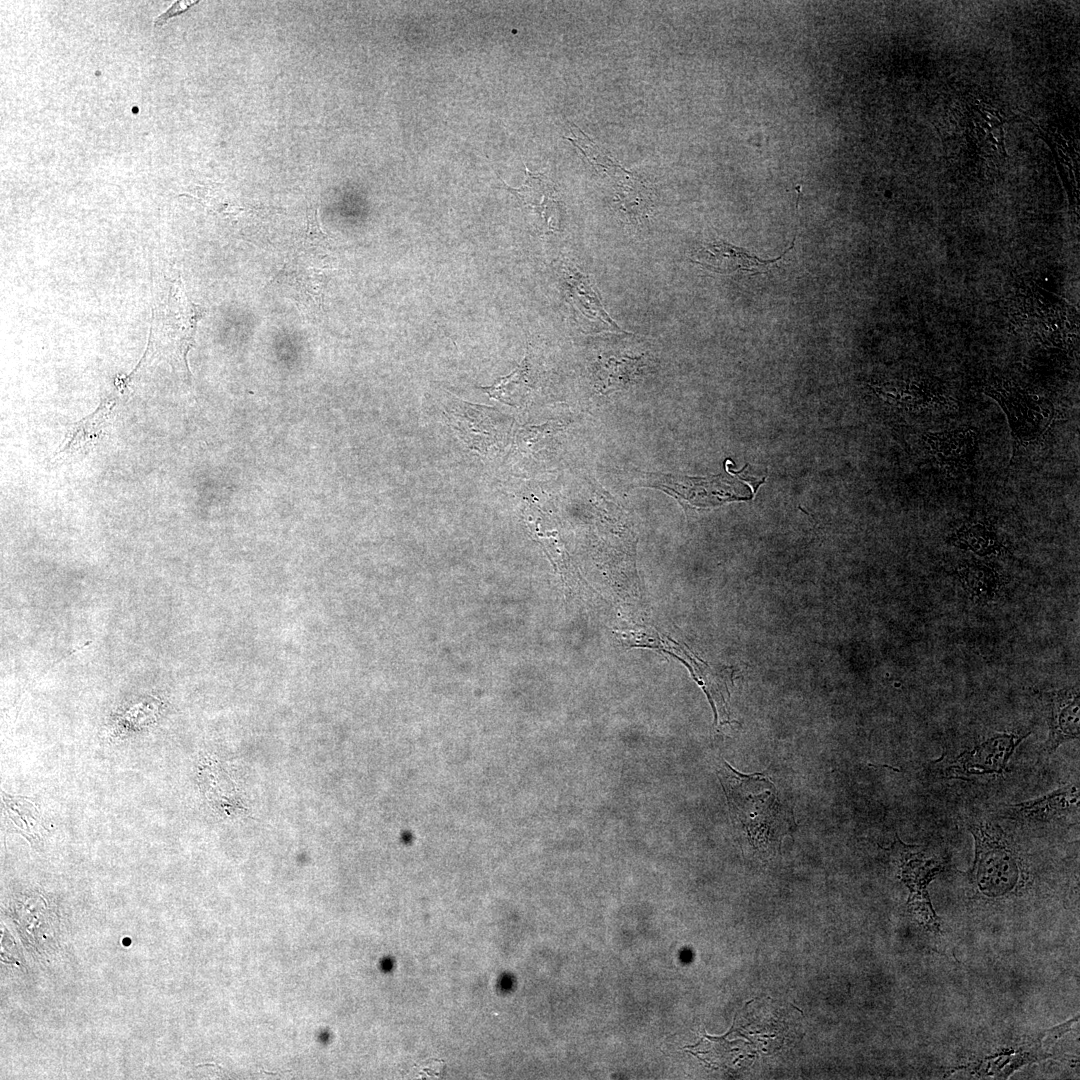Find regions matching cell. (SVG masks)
<instances>
[{
    "mask_svg": "<svg viewBox=\"0 0 1080 1080\" xmlns=\"http://www.w3.org/2000/svg\"><path fill=\"white\" fill-rule=\"evenodd\" d=\"M984 392L1006 414L1013 438V457L1018 451L1043 441L1056 420L1057 411L1052 402L1010 381L995 379L984 387Z\"/></svg>",
    "mask_w": 1080,
    "mask_h": 1080,
    "instance_id": "cell-1",
    "label": "cell"
},
{
    "mask_svg": "<svg viewBox=\"0 0 1080 1080\" xmlns=\"http://www.w3.org/2000/svg\"><path fill=\"white\" fill-rule=\"evenodd\" d=\"M975 840L973 876L986 894L997 896L1015 887L1019 878L1018 859L1006 833L988 821L970 823Z\"/></svg>",
    "mask_w": 1080,
    "mask_h": 1080,
    "instance_id": "cell-2",
    "label": "cell"
},
{
    "mask_svg": "<svg viewBox=\"0 0 1080 1080\" xmlns=\"http://www.w3.org/2000/svg\"><path fill=\"white\" fill-rule=\"evenodd\" d=\"M652 485L665 490L680 501L696 507H708L723 504L726 501L749 500L748 496L737 493L733 479L722 475L713 477H682L672 475L649 474Z\"/></svg>",
    "mask_w": 1080,
    "mask_h": 1080,
    "instance_id": "cell-3",
    "label": "cell"
},
{
    "mask_svg": "<svg viewBox=\"0 0 1080 1080\" xmlns=\"http://www.w3.org/2000/svg\"><path fill=\"white\" fill-rule=\"evenodd\" d=\"M204 314V308L187 296L181 278H176L168 295L165 329L175 356L189 376L187 354L194 345L198 323Z\"/></svg>",
    "mask_w": 1080,
    "mask_h": 1080,
    "instance_id": "cell-4",
    "label": "cell"
},
{
    "mask_svg": "<svg viewBox=\"0 0 1080 1080\" xmlns=\"http://www.w3.org/2000/svg\"><path fill=\"white\" fill-rule=\"evenodd\" d=\"M1028 734H996L969 751L962 752L950 766L952 776L962 778L985 774H1000L1015 748Z\"/></svg>",
    "mask_w": 1080,
    "mask_h": 1080,
    "instance_id": "cell-5",
    "label": "cell"
},
{
    "mask_svg": "<svg viewBox=\"0 0 1080 1080\" xmlns=\"http://www.w3.org/2000/svg\"><path fill=\"white\" fill-rule=\"evenodd\" d=\"M923 441L934 460L952 476H959L971 467L979 442L978 431L973 427L926 432Z\"/></svg>",
    "mask_w": 1080,
    "mask_h": 1080,
    "instance_id": "cell-6",
    "label": "cell"
},
{
    "mask_svg": "<svg viewBox=\"0 0 1080 1080\" xmlns=\"http://www.w3.org/2000/svg\"><path fill=\"white\" fill-rule=\"evenodd\" d=\"M525 181L517 188L503 182L506 190L515 196L519 204L537 215V228L543 233L559 229V200L553 183L542 173H532L525 168Z\"/></svg>",
    "mask_w": 1080,
    "mask_h": 1080,
    "instance_id": "cell-7",
    "label": "cell"
},
{
    "mask_svg": "<svg viewBox=\"0 0 1080 1080\" xmlns=\"http://www.w3.org/2000/svg\"><path fill=\"white\" fill-rule=\"evenodd\" d=\"M273 281L301 307L319 309L323 303L327 283L325 268L294 259L284 264Z\"/></svg>",
    "mask_w": 1080,
    "mask_h": 1080,
    "instance_id": "cell-8",
    "label": "cell"
},
{
    "mask_svg": "<svg viewBox=\"0 0 1080 1080\" xmlns=\"http://www.w3.org/2000/svg\"><path fill=\"white\" fill-rule=\"evenodd\" d=\"M1049 727L1045 743L1049 752L1061 744L1079 738L1080 697L1076 687L1053 690L1043 694Z\"/></svg>",
    "mask_w": 1080,
    "mask_h": 1080,
    "instance_id": "cell-9",
    "label": "cell"
},
{
    "mask_svg": "<svg viewBox=\"0 0 1080 1080\" xmlns=\"http://www.w3.org/2000/svg\"><path fill=\"white\" fill-rule=\"evenodd\" d=\"M794 242L795 236L791 245L780 256L763 260L733 244L724 241H713L703 245L697 250L694 262L708 270L720 274H731L741 271L753 275L766 271L771 265L779 262L786 253L793 248Z\"/></svg>",
    "mask_w": 1080,
    "mask_h": 1080,
    "instance_id": "cell-10",
    "label": "cell"
},
{
    "mask_svg": "<svg viewBox=\"0 0 1080 1080\" xmlns=\"http://www.w3.org/2000/svg\"><path fill=\"white\" fill-rule=\"evenodd\" d=\"M1079 787L1068 784L1041 797L1006 807L1007 816L1025 822H1047L1078 809Z\"/></svg>",
    "mask_w": 1080,
    "mask_h": 1080,
    "instance_id": "cell-11",
    "label": "cell"
},
{
    "mask_svg": "<svg viewBox=\"0 0 1080 1080\" xmlns=\"http://www.w3.org/2000/svg\"><path fill=\"white\" fill-rule=\"evenodd\" d=\"M566 283L575 310L583 315L584 327L592 331H622L604 311L598 291L587 276L572 272Z\"/></svg>",
    "mask_w": 1080,
    "mask_h": 1080,
    "instance_id": "cell-12",
    "label": "cell"
},
{
    "mask_svg": "<svg viewBox=\"0 0 1080 1080\" xmlns=\"http://www.w3.org/2000/svg\"><path fill=\"white\" fill-rule=\"evenodd\" d=\"M113 406V398H107L93 414L78 422L69 435H67L60 452L65 453L84 450L92 445L94 441L98 440L97 438H100L106 425V420H108L111 415Z\"/></svg>",
    "mask_w": 1080,
    "mask_h": 1080,
    "instance_id": "cell-13",
    "label": "cell"
},
{
    "mask_svg": "<svg viewBox=\"0 0 1080 1080\" xmlns=\"http://www.w3.org/2000/svg\"><path fill=\"white\" fill-rule=\"evenodd\" d=\"M528 361L525 358L509 375L501 377L493 385L480 387L489 397L510 406H518L529 392Z\"/></svg>",
    "mask_w": 1080,
    "mask_h": 1080,
    "instance_id": "cell-14",
    "label": "cell"
},
{
    "mask_svg": "<svg viewBox=\"0 0 1080 1080\" xmlns=\"http://www.w3.org/2000/svg\"><path fill=\"white\" fill-rule=\"evenodd\" d=\"M191 197L225 219H234L245 211V207L234 201L219 188L197 187L196 195Z\"/></svg>",
    "mask_w": 1080,
    "mask_h": 1080,
    "instance_id": "cell-15",
    "label": "cell"
},
{
    "mask_svg": "<svg viewBox=\"0 0 1080 1080\" xmlns=\"http://www.w3.org/2000/svg\"><path fill=\"white\" fill-rule=\"evenodd\" d=\"M958 539L962 542L963 546L965 545L981 554L989 552L990 549H994L996 544L995 539L991 536L989 530L982 524L970 525L968 528H963L959 531Z\"/></svg>",
    "mask_w": 1080,
    "mask_h": 1080,
    "instance_id": "cell-16",
    "label": "cell"
},
{
    "mask_svg": "<svg viewBox=\"0 0 1080 1080\" xmlns=\"http://www.w3.org/2000/svg\"><path fill=\"white\" fill-rule=\"evenodd\" d=\"M195 3H198V1H176L169 9L155 19L154 25L157 27L163 26L170 18L183 13Z\"/></svg>",
    "mask_w": 1080,
    "mask_h": 1080,
    "instance_id": "cell-17",
    "label": "cell"
}]
</instances>
